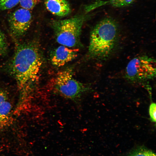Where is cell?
Listing matches in <instances>:
<instances>
[{
	"label": "cell",
	"mask_w": 156,
	"mask_h": 156,
	"mask_svg": "<svg viewBox=\"0 0 156 156\" xmlns=\"http://www.w3.org/2000/svg\"><path fill=\"white\" fill-rule=\"evenodd\" d=\"M42 64L40 52L36 44L28 42L17 45L9 67L17 84L21 103L36 87Z\"/></svg>",
	"instance_id": "1"
},
{
	"label": "cell",
	"mask_w": 156,
	"mask_h": 156,
	"mask_svg": "<svg viewBox=\"0 0 156 156\" xmlns=\"http://www.w3.org/2000/svg\"><path fill=\"white\" fill-rule=\"evenodd\" d=\"M45 4L49 12L57 16H65L70 12V5L66 0H45Z\"/></svg>",
	"instance_id": "8"
},
{
	"label": "cell",
	"mask_w": 156,
	"mask_h": 156,
	"mask_svg": "<svg viewBox=\"0 0 156 156\" xmlns=\"http://www.w3.org/2000/svg\"><path fill=\"white\" fill-rule=\"evenodd\" d=\"M62 45L53 51L51 55L52 64L60 67L75 59L78 55L79 50Z\"/></svg>",
	"instance_id": "7"
},
{
	"label": "cell",
	"mask_w": 156,
	"mask_h": 156,
	"mask_svg": "<svg viewBox=\"0 0 156 156\" xmlns=\"http://www.w3.org/2000/svg\"><path fill=\"white\" fill-rule=\"evenodd\" d=\"M48 86L54 92L75 102L89 90V87L74 78L70 68L57 73L49 81Z\"/></svg>",
	"instance_id": "3"
},
{
	"label": "cell",
	"mask_w": 156,
	"mask_h": 156,
	"mask_svg": "<svg viewBox=\"0 0 156 156\" xmlns=\"http://www.w3.org/2000/svg\"><path fill=\"white\" fill-rule=\"evenodd\" d=\"M11 109V104L6 101L0 106V129L8 125L10 120Z\"/></svg>",
	"instance_id": "9"
},
{
	"label": "cell",
	"mask_w": 156,
	"mask_h": 156,
	"mask_svg": "<svg viewBox=\"0 0 156 156\" xmlns=\"http://www.w3.org/2000/svg\"><path fill=\"white\" fill-rule=\"evenodd\" d=\"M128 156H156V154L151 150L140 147L131 151Z\"/></svg>",
	"instance_id": "10"
},
{
	"label": "cell",
	"mask_w": 156,
	"mask_h": 156,
	"mask_svg": "<svg viewBox=\"0 0 156 156\" xmlns=\"http://www.w3.org/2000/svg\"><path fill=\"white\" fill-rule=\"evenodd\" d=\"M40 0H20L22 8L29 10H32L40 2Z\"/></svg>",
	"instance_id": "13"
},
{
	"label": "cell",
	"mask_w": 156,
	"mask_h": 156,
	"mask_svg": "<svg viewBox=\"0 0 156 156\" xmlns=\"http://www.w3.org/2000/svg\"><path fill=\"white\" fill-rule=\"evenodd\" d=\"M20 0H0V9L4 10L11 9L17 5Z\"/></svg>",
	"instance_id": "12"
},
{
	"label": "cell",
	"mask_w": 156,
	"mask_h": 156,
	"mask_svg": "<svg viewBox=\"0 0 156 156\" xmlns=\"http://www.w3.org/2000/svg\"><path fill=\"white\" fill-rule=\"evenodd\" d=\"M119 29L114 19L106 17L99 22L90 33L88 48L90 57L103 59L108 57L118 42Z\"/></svg>",
	"instance_id": "2"
},
{
	"label": "cell",
	"mask_w": 156,
	"mask_h": 156,
	"mask_svg": "<svg viewBox=\"0 0 156 156\" xmlns=\"http://www.w3.org/2000/svg\"><path fill=\"white\" fill-rule=\"evenodd\" d=\"M32 16L29 10L23 8L13 12L9 19V25L12 35L17 38L24 35L31 24Z\"/></svg>",
	"instance_id": "6"
},
{
	"label": "cell",
	"mask_w": 156,
	"mask_h": 156,
	"mask_svg": "<svg viewBox=\"0 0 156 156\" xmlns=\"http://www.w3.org/2000/svg\"><path fill=\"white\" fill-rule=\"evenodd\" d=\"M135 0H109L107 2L112 6L120 8L128 6L133 3Z\"/></svg>",
	"instance_id": "11"
},
{
	"label": "cell",
	"mask_w": 156,
	"mask_h": 156,
	"mask_svg": "<svg viewBox=\"0 0 156 156\" xmlns=\"http://www.w3.org/2000/svg\"><path fill=\"white\" fill-rule=\"evenodd\" d=\"M8 44L5 36L0 30V55L5 54L7 51Z\"/></svg>",
	"instance_id": "14"
},
{
	"label": "cell",
	"mask_w": 156,
	"mask_h": 156,
	"mask_svg": "<svg viewBox=\"0 0 156 156\" xmlns=\"http://www.w3.org/2000/svg\"></svg>",
	"instance_id": "17"
},
{
	"label": "cell",
	"mask_w": 156,
	"mask_h": 156,
	"mask_svg": "<svg viewBox=\"0 0 156 156\" xmlns=\"http://www.w3.org/2000/svg\"><path fill=\"white\" fill-rule=\"evenodd\" d=\"M149 114L151 120L155 122L156 120V105L155 103H152L151 104L149 108Z\"/></svg>",
	"instance_id": "15"
},
{
	"label": "cell",
	"mask_w": 156,
	"mask_h": 156,
	"mask_svg": "<svg viewBox=\"0 0 156 156\" xmlns=\"http://www.w3.org/2000/svg\"><path fill=\"white\" fill-rule=\"evenodd\" d=\"M7 95L6 92L0 89V106L4 102L6 101Z\"/></svg>",
	"instance_id": "16"
},
{
	"label": "cell",
	"mask_w": 156,
	"mask_h": 156,
	"mask_svg": "<svg viewBox=\"0 0 156 156\" xmlns=\"http://www.w3.org/2000/svg\"><path fill=\"white\" fill-rule=\"evenodd\" d=\"M85 17L79 15L52 23L57 41L62 45L74 48L80 44V38Z\"/></svg>",
	"instance_id": "4"
},
{
	"label": "cell",
	"mask_w": 156,
	"mask_h": 156,
	"mask_svg": "<svg viewBox=\"0 0 156 156\" xmlns=\"http://www.w3.org/2000/svg\"><path fill=\"white\" fill-rule=\"evenodd\" d=\"M125 77L129 81L140 82L152 79L156 76V61L146 55L135 57L127 64Z\"/></svg>",
	"instance_id": "5"
}]
</instances>
